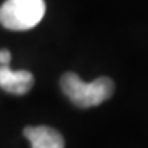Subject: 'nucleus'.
<instances>
[{
  "label": "nucleus",
  "instance_id": "nucleus-1",
  "mask_svg": "<svg viewBox=\"0 0 148 148\" xmlns=\"http://www.w3.org/2000/svg\"><path fill=\"white\" fill-rule=\"evenodd\" d=\"M63 93L78 108L97 106L108 100L114 93V81L108 76H100L91 82H84L73 72H67L60 79Z\"/></svg>",
  "mask_w": 148,
  "mask_h": 148
},
{
  "label": "nucleus",
  "instance_id": "nucleus-2",
  "mask_svg": "<svg viewBox=\"0 0 148 148\" xmlns=\"http://www.w3.org/2000/svg\"><path fill=\"white\" fill-rule=\"evenodd\" d=\"M45 15L43 0H6L0 6V24L9 30H29Z\"/></svg>",
  "mask_w": 148,
  "mask_h": 148
},
{
  "label": "nucleus",
  "instance_id": "nucleus-3",
  "mask_svg": "<svg viewBox=\"0 0 148 148\" xmlns=\"http://www.w3.org/2000/svg\"><path fill=\"white\" fill-rule=\"evenodd\" d=\"M34 78L29 71H12L9 66H0V88L15 96L29 93Z\"/></svg>",
  "mask_w": 148,
  "mask_h": 148
},
{
  "label": "nucleus",
  "instance_id": "nucleus-4",
  "mask_svg": "<svg viewBox=\"0 0 148 148\" xmlns=\"http://www.w3.org/2000/svg\"><path fill=\"white\" fill-rule=\"evenodd\" d=\"M24 136L32 148H64V139L56 129L48 126H30L24 129Z\"/></svg>",
  "mask_w": 148,
  "mask_h": 148
},
{
  "label": "nucleus",
  "instance_id": "nucleus-5",
  "mask_svg": "<svg viewBox=\"0 0 148 148\" xmlns=\"http://www.w3.org/2000/svg\"><path fill=\"white\" fill-rule=\"evenodd\" d=\"M11 57L12 56L8 49H0V66H9Z\"/></svg>",
  "mask_w": 148,
  "mask_h": 148
}]
</instances>
